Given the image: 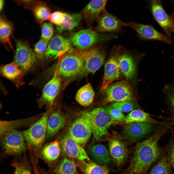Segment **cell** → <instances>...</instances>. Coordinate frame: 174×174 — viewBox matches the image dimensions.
<instances>
[{
	"mask_svg": "<svg viewBox=\"0 0 174 174\" xmlns=\"http://www.w3.org/2000/svg\"><path fill=\"white\" fill-rule=\"evenodd\" d=\"M170 126L166 123L160 125L150 137L138 144L129 165L120 174H146L150 166L160 156L158 141L169 130Z\"/></svg>",
	"mask_w": 174,
	"mask_h": 174,
	"instance_id": "obj_1",
	"label": "cell"
},
{
	"mask_svg": "<svg viewBox=\"0 0 174 174\" xmlns=\"http://www.w3.org/2000/svg\"><path fill=\"white\" fill-rule=\"evenodd\" d=\"M81 116L88 123L94 139L97 141L108 134V130L111 125L119 122L111 117L105 109L102 107L90 111L83 112Z\"/></svg>",
	"mask_w": 174,
	"mask_h": 174,
	"instance_id": "obj_2",
	"label": "cell"
},
{
	"mask_svg": "<svg viewBox=\"0 0 174 174\" xmlns=\"http://www.w3.org/2000/svg\"><path fill=\"white\" fill-rule=\"evenodd\" d=\"M84 64L83 51L72 49L62 57L57 69L61 76L71 77L79 74Z\"/></svg>",
	"mask_w": 174,
	"mask_h": 174,
	"instance_id": "obj_3",
	"label": "cell"
},
{
	"mask_svg": "<svg viewBox=\"0 0 174 174\" xmlns=\"http://www.w3.org/2000/svg\"><path fill=\"white\" fill-rule=\"evenodd\" d=\"M117 36L112 34H103L90 29L80 30L74 34L70 40L72 43L80 50H86L100 43L116 38Z\"/></svg>",
	"mask_w": 174,
	"mask_h": 174,
	"instance_id": "obj_4",
	"label": "cell"
},
{
	"mask_svg": "<svg viewBox=\"0 0 174 174\" xmlns=\"http://www.w3.org/2000/svg\"><path fill=\"white\" fill-rule=\"evenodd\" d=\"M48 115V112H46L40 119L23 132L24 139L29 146L36 152L41 147L46 137Z\"/></svg>",
	"mask_w": 174,
	"mask_h": 174,
	"instance_id": "obj_5",
	"label": "cell"
},
{
	"mask_svg": "<svg viewBox=\"0 0 174 174\" xmlns=\"http://www.w3.org/2000/svg\"><path fill=\"white\" fill-rule=\"evenodd\" d=\"M84 60L83 68L79 75L94 73L103 64L106 55L105 47L101 46L92 47L83 51Z\"/></svg>",
	"mask_w": 174,
	"mask_h": 174,
	"instance_id": "obj_6",
	"label": "cell"
},
{
	"mask_svg": "<svg viewBox=\"0 0 174 174\" xmlns=\"http://www.w3.org/2000/svg\"><path fill=\"white\" fill-rule=\"evenodd\" d=\"M105 103L127 100L133 101L135 96L131 87L126 81L111 84L104 91Z\"/></svg>",
	"mask_w": 174,
	"mask_h": 174,
	"instance_id": "obj_7",
	"label": "cell"
},
{
	"mask_svg": "<svg viewBox=\"0 0 174 174\" xmlns=\"http://www.w3.org/2000/svg\"><path fill=\"white\" fill-rule=\"evenodd\" d=\"M23 135L16 130L10 131L2 139L3 153L7 156L19 157L25 152L26 146Z\"/></svg>",
	"mask_w": 174,
	"mask_h": 174,
	"instance_id": "obj_8",
	"label": "cell"
},
{
	"mask_svg": "<svg viewBox=\"0 0 174 174\" xmlns=\"http://www.w3.org/2000/svg\"><path fill=\"white\" fill-rule=\"evenodd\" d=\"M122 47L119 45L114 46L111 54L105 64L101 91H104L112 83L120 77V71L118 58Z\"/></svg>",
	"mask_w": 174,
	"mask_h": 174,
	"instance_id": "obj_9",
	"label": "cell"
},
{
	"mask_svg": "<svg viewBox=\"0 0 174 174\" xmlns=\"http://www.w3.org/2000/svg\"><path fill=\"white\" fill-rule=\"evenodd\" d=\"M125 26L134 29L141 40L157 41L167 44L172 43L170 37L158 31L150 25L130 21L125 22Z\"/></svg>",
	"mask_w": 174,
	"mask_h": 174,
	"instance_id": "obj_10",
	"label": "cell"
},
{
	"mask_svg": "<svg viewBox=\"0 0 174 174\" xmlns=\"http://www.w3.org/2000/svg\"><path fill=\"white\" fill-rule=\"evenodd\" d=\"M15 41V63L22 70L29 71L35 64L36 56L27 43L18 40Z\"/></svg>",
	"mask_w": 174,
	"mask_h": 174,
	"instance_id": "obj_11",
	"label": "cell"
},
{
	"mask_svg": "<svg viewBox=\"0 0 174 174\" xmlns=\"http://www.w3.org/2000/svg\"><path fill=\"white\" fill-rule=\"evenodd\" d=\"M151 10L154 19L162 28L165 34L171 37L172 33L174 32L173 19L164 9L161 1L151 0Z\"/></svg>",
	"mask_w": 174,
	"mask_h": 174,
	"instance_id": "obj_12",
	"label": "cell"
},
{
	"mask_svg": "<svg viewBox=\"0 0 174 174\" xmlns=\"http://www.w3.org/2000/svg\"><path fill=\"white\" fill-rule=\"evenodd\" d=\"M92 133L88 123L81 116L72 123L69 129L68 134L77 143L80 145H84L88 141Z\"/></svg>",
	"mask_w": 174,
	"mask_h": 174,
	"instance_id": "obj_13",
	"label": "cell"
},
{
	"mask_svg": "<svg viewBox=\"0 0 174 174\" xmlns=\"http://www.w3.org/2000/svg\"><path fill=\"white\" fill-rule=\"evenodd\" d=\"M153 124L145 122H138L126 125L123 127V138L129 142H136L153 130Z\"/></svg>",
	"mask_w": 174,
	"mask_h": 174,
	"instance_id": "obj_14",
	"label": "cell"
},
{
	"mask_svg": "<svg viewBox=\"0 0 174 174\" xmlns=\"http://www.w3.org/2000/svg\"><path fill=\"white\" fill-rule=\"evenodd\" d=\"M96 31L106 34L117 33L122 31L125 22L105 10L97 20Z\"/></svg>",
	"mask_w": 174,
	"mask_h": 174,
	"instance_id": "obj_15",
	"label": "cell"
},
{
	"mask_svg": "<svg viewBox=\"0 0 174 174\" xmlns=\"http://www.w3.org/2000/svg\"><path fill=\"white\" fill-rule=\"evenodd\" d=\"M60 143L62 152L66 156L81 161H91L84 148L72 139L68 134Z\"/></svg>",
	"mask_w": 174,
	"mask_h": 174,
	"instance_id": "obj_16",
	"label": "cell"
},
{
	"mask_svg": "<svg viewBox=\"0 0 174 174\" xmlns=\"http://www.w3.org/2000/svg\"><path fill=\"white\" fill-rule=\"evenodd\" d=\"M108 146L111 160L117 168L120 169L128 160L129 150L125 143L115 138L109 141Z\"/></svg>",
	"mask_w": 174,
	"mask_h": 174,
	"instance_id": "obj_17",
	"label": "cell"
},
{
	"mask_svg": "<svg viewBox=\"0 0 174 174\" xmlns=\"http://www.w3.org/2000/svg\"><path fill=\"white\" fill-rule=\"evenodd\" d=\"M72 44L70 40L60 35L55 36L48 43L45 56L47 58H60L72 49Z\"/></svg>",
	"mask_w": 174,
	"mask_h": 174,
	"instance_id": "obj_18",
	"label": "cell"
},
{
	"mask_svg": "<svg viewBox=\"0 0 174 174\" xmlns=\"http://www.w3.org/2000/svg\"><path fill=\"white\" fill-rule=\"evenodd\" d=\"M21 5L32 11L36 20L39 24H41L49 20L51 10L44 2L38 0H22Z\"/></svg>",
	"mask_w": 174,
	"mask_h": 174,
	"instance_id": "obj_19",
	"label": "cell"
},
{
	"mask_svg": "<svg viewBox=\"0 0 174 174\" xmlns=\"http://www.w3.org/2000/svg\"><path fill=\"white\" fill-rule=\"evenodd\" d=\"M122 47L118 58L119 66L120 71L125 78L131 80L136 72V66L132 56L127 51H123Z\"/></svg>",
	"mask_w": 174,
	"mask_h": 174,
	"instance_id": "obj_20",
	"label": "cell"
},
{
	"mask_svg": "<svg viewBox=\"0 0 174 174\" xmlns=\"http://www.w3.org/2000/svg\"><path fill=\"white\" fill-rule=\"evenodd\" d=\"M61 81V76L57 69L52 78L43 88L41 96L43 101L50 103L54 101L58 93Z\"/></svg>",
	"mask_w": 174,
	"mask_h": 174,
	"instance_id": "obj_21",
	"label": "cell"
},
{
	"mask_svg": "<svg viewBox=\"0 0 174 174\" xmlns=\"http://www.w3.org/2000/svg\"><path fill=\"white\" fill-rule=\"evenodd\" d=\"M108 0H92L83 9L82 11L83 17L88 21L93 22L97 20L105 10Z\"/></svg>",
	"mask_w": 174,
	"mask_h": 174,
	"instance_id": "obj_22",
	"label": "cell"
},
{
	"mask_svg": "<svg viewBox=\"0 0 174 174\" xmlns=\"http://www.w3.org/2000/svg\"><path fill=\"white\" fill-rule=\"evenodd\" d=\"M37 151V153H35L37 156L49 164L58 158L61 150L60 143L56 140L48 143Z\"/></svg>",
	"mask_w": 174,
	"mask_h": 174,
	"instance_id": "obj_23",
	"label": "cell"
},
{
	"mask_svg": "<svg viewBox=\"0 0 174 174\" xmlns=\"http://www.w3.org/2000/svg\"><path fill=\"white\" fill-rule=\"evenodd\" d=\"M89 155L94 162L99 164L106 166L111 160L109 151L104 145L95 144L90 146L88 149Z\"/></svg>",
	"mask_w": 174,
	"mask_h": 174,
	"instance_id": "obj_24",
	"label": "cell"
},
{
	"mask_svg": "<svg viewBox=\"0 0 174 174\" xmlns=\"http://www.w3.org/2000/svg\"><path fill=\"white\" fill-rule=\"evenodd\" d=\"M65 116L58 111L53 112L48 118L46 137L53 136L65 126L66 122Z\"/></svg>",
	"mask_w": 174,
	"mask_h": 174,
	"instance_id": "obj_25",
	"label": "cell"
},
{
	"mask_svg": "<svg viewBox=\"0 0 174 174\" xmlns=\"http://www.w3.org/2000/svg\"><path fill=\"white\" fill-rule=\"evenodd\" d=\"M14 29V24L5 17L0 16V40L1 43L6 47L7 46L12 49L13 47L10 39Z\"/></svg>",
	"mask_w": 174,
	"mask_h": 174,
	"instance_id": "obj_26",
	"label": "cell"
},
{
	"mask_svg": "<svg viewBox=\"0 0 174 174\" xmlns=\"http://www.w3.org/2000/svg\"><path fill=\"white\" fill-rule=\"evenodd\" d=\"M124 122L128 124L134 123L145 122L161 125L165 123L154 120L147 113L138 109H134L131 111L125 117Z\"/></svg>",
	"mask_w": 174,
	"mask_h": 174,
	"instance_id": "obj_27",
	"label": "cell"
},
{
	"mask_svg": "<svg viewBox=\"0 0 174 174\" xmlns=\"http://www.w3.org/2000/svg\"><path fill=\"white\" fill-rule=\"evenodd\" d=\"M94 92L91 85L87 84L80 88L76 95L77 102L83 107H87L93 103L94 98Z\"/></svg>",
	"mask_w": 174,
	"mask_h": 174,
	"instance_id": "obj_28",
	"label": "cell"
},
{
	"mask_svg": "<svg viewBox=\"0 0 174 174\" xmlns=\"http://www.w3.org/2000/svg\"><path fill=\"white\" fill-rule=\"evenodd\" d=\"M78 166L85 174H110L111 169L91 161H79Z\"/></svg>",
	"mask_w": 174,
	"mask_h": 174,
	"instance_id": "obj_29",
	"label": "cell"
},
{
	"mask_svg": "<svg viewBox=\"0 0 174 174\" xmlns=\"http://www.w3.org/2000/svg\"><path fill=\"white\" fill-rule=\"evenodd\" d=\"M82 17V15L80 14L65 13L64 23L60 25L56 26L57 29L60 32L71 31L78 26Z\"/></svg>",
	"mask_w": 174,
	"mask_h": 174,
	"instance_id": "obj_30",
	"label": "cell"
},
{
	"mask_svg": "<svg viewBox=\"0 0 174 174\" xmlns=\"http://www.w3.org/2000/svg\"><path fill=\"white\" fill-rule=\"evenodd\" d=\"M54 174H75L77 173L75 164L68 157L63 158L54 170Z\"/></svg>",
	"mask_w": 174,
	"mask_h": 174,
	"instance_id": "obj_31",
	"label": "cell"
},
{
	"mask_svg": "<svg viewBox=\"0 0 174 174\" xmlns=\"http://www.w3.org/2000/svg\"><path fill=\"white\" fill-rule=\"evenodd\" d=\"M1 72L4 77L11 80L16 79L22 73V70L18 67L15 63L14 62L3 66L1 68Z\"/></svg>",
	"mask_w": 174,
	"mask_h": 174,
	"instance_id": "obj_32",
	"label": "cell"
},
{
	"mask_svg": "<svg viewBox=\"0 0 174 174\" xmlns=\"http://www.w3.org/2000/svg\"><path fill=\"white\" fill-rule=\"evenodd\" d=\"M171 167L166 157H164L152 168L149 174H172Z\"/></svg>",
	"mask_w": 174,
	"mask_h": 174,
	"instance_id": "obj_33",
	"label": "cell"
},
{
	"mask_svg": "<svg viewBox=\"0 0 174 174\" xmlns=\"http://www.w3.org/2000/svg\"><path fill=\"white\" fill-rule=\"evenodd\" d=\"M12 165L14 168L13 174H32L29 164L25 158L15 159Z\"/></svg>",
	"mask_w": 174,
	"mask_h": 174,
	"instance_id": "obj_34",
	"label": "cell"
},
{
	"mask_svg": "<svg viewBox=\"0 0 174 174\" xmlns=\"http://www.w3.org/2000/svg\"><path fill=\"white\" fill-rule=\"evenodd\" d=\"M122 112L128 113L134 110L136 105L133 101L127 100L114 102L110 105Z\"/></svg>",
	"mask_w": 174,
	"mask_h": 174,
	"instance_id": "obj_35",
	"label": "cell"
},
{
	"mask_svg": "<svg viewBox=\"0 0 174 174\" xmlns=\"http://www.w3.org/2000/svg\"><path fill=\"white\" fill-rule=\"evenodd\" d=\"M48 42L41 38L35 45L34 53L36 57L39 59H42L45 56Z\"/></svg>",
	"mask_w": 174,
	"mask_h": 174,
	"instance_id": "obj_36",
	"label": "cell"
},
{
	"mask_svg": "<svg viewBox=\"0 0 174 174\" xmlns=\"http://www.w3.org/2000/svg\"><path fill=\"white\" fill-rule=\"evenodd\" d=\"M164 91L174 117V85L166 86Z\"/></svg>",
	"mask_w": 174,
	"mask_h": 174,
	"instance_id": "obj_37",
	"label": "cell"
},
{
	"mask_svg": "<svg viewBox=\"0 0 174 174\" xmlns=\"http://www.w3.org/2000/svg\"><path fill=\"white\" fill-rule=\"evenodd\" d=\"M54 33L53 27L50 22H45L41 26V38L49 41L51 38Z\"/></svg>",
	"mask_w": 174,
	"mask_h": 174,
	"instance_id": "obj_38",
	"label": "cell"
},
{
	"mask_svg": "<svg viewBox=\"0 0 174 174\" xmlns=\"http://www.w3.org/2000/svg\"><path fill=\"white\" fill-rule=\"evenodd\" d=\"M65 15V13L60 11H55L51 14L49 20L56 26H59L64 23Z\"/></svg>",
	"mask_w": 174,
	"mask_h": 174,
	"instance_id": "obj_39",
	"label": "cell"
},
{
	"mask_svg": "<svg viewBox=\"0 0 174 174\" xmlns=\"http://www.w3.org/2000/svg\"><path fill=\"white\" fill-rule=\"evenodd\" d=\"M105 109L113 118L119 122H124L125 116L120 111L110 105L107 107Z\"/></svg>",
	"mask_w": 174,
	"mask_h": 174,
	"instance_id": "obj_40",
	"label": "cell"
},
{
	"mask_svg": "<svg viewBox=\"0 0 174 174\" xmlns=\"http://www.w3.org/2000/svg\"><path fill=\"white\" fill-rule=\"evenodd\" d=\"M172 137L166 148V157L171 167L174 168V137Z\"/></svg>",
	"mask_w": 174,
	"mask_h": 174,
	"instance_id": "obj_41",
	"label": "cell"
},
{
	"mask_svg": "<svg viewBox=\"0 0 174 174\" xmlns=\"http://www.w3.org/2000/svg\"><path fill=\"white\" fill-rule=\"evenodd\" d=\"M38 162V161L36 160H33L31 161L34 174H41L39 170Z\"/></svg>",
	"mask_w": 174,
	"mask_h": 174,
	"instance_id": "obj_42",
	"label": "cell"
},
{
	"mask_svg": "<svg viewBox=\"0 0 174 174\" xmlns=\"http://www.w3.org/2000/svg\"><path fill=\"white\" fill-rule=\"evenodd\" d=\"M4 4V1L3 0H0V10L1 11L3 8Z\"/></svg>",
	"mask_w": 174,
	"mask_h": 174,
	"instance_id": "obj_43",
	"label": "cell"
},
{
	"mask_svg": "<svg viewBox=\"0 0 174 174\" xmlns=\"http://www.w3.org/2000/svg\"><path fill=\"white\" fill-rule=\"evenodd\" d=\"M171 17H172L173 20V30L174 32V12L172 14Z\"/></svg>",
	"mask_w": 174,
	"mask_h": 174,
	"instance_id": "obj_44",
	"label": "cell"
},
{
	"mask_svg": "<svg viewBox=\"0 0 174 174\" xmlns=\"http://www.w3.org/2000/svg\"><path fill=\"white\" fill-rule=\"evenodd\" d=\"M77 174V173H76V174Z\"/></svg>",
	"mask_w": 174,
	"mask_h": 174,
	"instance_id": "obj_45",
	"label": "cell"
}]
</instances>
